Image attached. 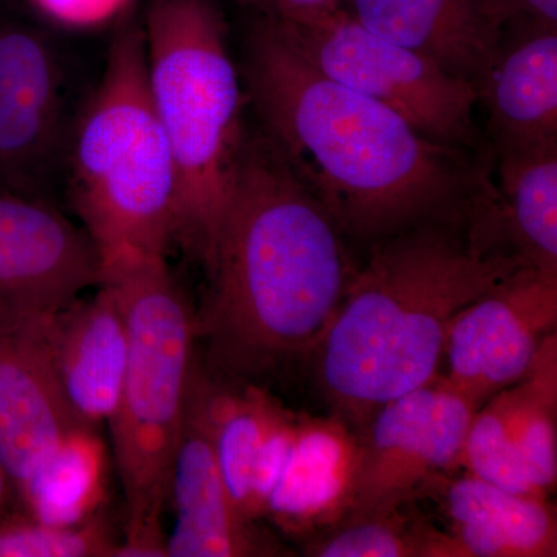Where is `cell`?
Segmentation results:
<instances>
[{"label": "cell", "instance_id": "cell-1", "mask_svg": "<svg viewBox=\"0 0 557 557\" xmlns=\"http://www.w3.org/2000/svg\"><path fill=\"white\" fill-rule=\"evenodd\" d=\"M247 83L267 139L347 240L373 245L467 215L486 175L381 102L314 67L277 16L248 39Z\"/></svg>", "mask_w": 557, "mask_h": 557}, {"label": "cell", "instance_id": "cell-2", "mask_svg": "<svg viewBox=\"0 0 557 557\" xmlns=\"http://www.w3.org/2000/svg\"><path fill=\"white\" fill-rule=\"evenodd\" d=\"M493 201L370 245L310 359L333 416L361 432L392 399L440 373L454 319L518 271Z\"/></svg>", "mask_w": 557, "mask_h": 557}, {"label": "cell", "instance_id": "cell-3", "mask_svg": "<svg viewBox=\"0 0 557 557\" xmlns=\"http://www.w3.org/2000/svg\"><path fill=\"white\" fill-rule=\"evenodd\" d=\"M347 239L267 138H247L196 313L209 362L258 384L309 358L346 295Z\"/></svg>", "mask_w": 557, "mask_h": 557}, {"label": "cell", "instance_id": "cell-4", "mask_svg": "<svg viewBox=\"0 0 557 557\" xmlns=\"http://www.w3.org/2000/svg\"><path fill=\"white\" fill-rule=\"evenodd\" d=\"M126 314L129 358L109 420L126 500V537L115 557H168L163 512L172 461L196 370V311L166 256L127 252L102 263Z\"/></svg>", "mask_w": 557, "mask_h": 557}, {"label": "cell", "instance_id": "cell-5", "mask_svg": "<svg viewBox=\"0 0 557 557\" xmlns=\"http://www.w3.org/2000/svg\"><path fill=\"white\" fill-rule=\"evenodd\" d=\"M143 30L150 97L177 175L174 244L207 270L247 141L225 20L212 0H153Z\"/></svg>", "mask_w": 557, "mask_h": 557}, {"label": "cell", "instance_id": "cell-6", "mask_svg": "<svg viewBox=\"0 0 557 557\" xmlns=\"http://www.w3.org/2000/svg\"><path fill=\"white\" fill-rule=\"evenodd\" d=\"M72 193L101 263L166 256L174 244L177 175L148 79L145 30L127 24L110 46L76 131Z\"/></svg>", "mask_w": 557, "mask_h": 557}, {"label": "cell", "instance_id": "cell-7", "mask_svg": "<svg viewBox=\"0 0 557 557\" xmlns=\"http://www.w3.org/2000/svg\"><path fill=\"white\" fill-rule=\"evenodd\" d=\"M278 20L329 78L394 110L432 141L458 150L478 146L474 84L381 38L344 9L304 20Z\"/></svg>", "mask_w": 557, "mask_h": 557}, {"label": "cell", "instance_id": "cell-8", "mask_svg": "<svg viewBox=\"0 0 557 557\" xmlns=\"http://www.w3.org/2000/svg\"><path fill=\"white\" fill-rule=\"evenodd\" d=\"M478 409L438 373L376 410L359 432L361 461L346 519L413 504L429 480L456 471Z\"/></svg>", "mask_w": 557, "mask_h": 557}, {"label": "cell", "instance_id": "cell-9", "mask_svg": "<svg viewBox=\"0 0 557 557\" xmlns=\"http://www.w3.org/2000/svg\"><path fill=\"white\" fill-rule=\"evenodd\" d=\"M556 327L557 273L525 267L457 314L440 375L480 408L525 375Z\"/></svg>", "mask_w": 557, "mask_h": 557}, {"label": "cell", "instance_id": "cell-10", "mask_svg": "<svg viewBox=\"0 0 557 557\" xmlns=\"http://www.w3.org/2000/svg\"><path fill=\"white\" fill-rule=\"evenodd\" d=\"M527 494L547 497L557 482V332L525 375L483 403L469 424L458 469Z\"/></svg>", "mask_w": 557, "mask_h": 557}, {"label": "cell", "instance_id": "cell-11", "mask_svg": "<svg viewBox=\"0 0 557 557\" xmlns=\"http://www.w3.org/2000/svg\"><path fill=\"white\" fill-rule=\"evenodd\" d=\"M102 278L86 230L39 201L0 193V311L50 318Z\"/></svg>", "mask_w": 557, "mask_h": 557}, {"label": "cell", "instance_id": "cell-12", "mask_svg": "<svg viewBox=\"0 0 557 557\" xmlns=\"http://www.w3.org/2000/svg\"><path fill=\"white\" fill-rule=\"evenodd\" d=\"M170 502L175 525L168 557L289 556V549L259 522L242 518L231 502L212 440L208 375L196 366L182 431L172 461Z\"/></svg>", "mask_w": 557, "mask_h": 557}, {"label": "cell", "instance_id": "cell-13", "mask_svg": "<svg viewBox=\"0 0 557 557\" xmlns=\"http://www.w3.org/2000/svg\"><path fill=\"white\" fill-rule=\"evenodd\" d=\"M50 318L0 319V458L14 493L79 426L62 397L51 364Z\"/></svg>", "mask_w": 557, "mask_h": 557}, {"label": "cell", "instance_id": "cell-14", "mask_svg": "<svg viewBox=\"0 0 557 557\" xmlns=\"http://www.w3.org/2000/svg\"><path fill=\"white\" fill-rule=\"evenodd\" d=\"M47 338L65 405L81 428L97 431L115 412L129 358L119 292L101 281L94 296L50 319Z\"/></svg>", "mask_w": 557, "mask_h": 557}, {"label": "cell", "instance_id": "cell-15", "mask_svg": "<svg viewBox=\"0 0 557 557\" xmlns=\"http://www.w3.org/2000/svg\"><path fill=\"white\" fill-rule=\"evenodd\" d=\"M208 410L220 472L242 518L260 522L288 456L299 413L259 384H219L208 375Z\"/></svg>", "mask_w": 557, "mask_h": 557}, {"label": "cell", "instance_id": "cell-16", "mask_svg": "<svg viewBox=\"0 0 557 557\" xmlns=\"http://www.w3.org/2000/svg\"><path fill=\"white\" fill-rule=\"evenodd\" d=\"M361 437L339 417L299 413L265 519L288 536L311 537L346 519L354 504Z\"/></svg>", "mask_w": 557, "mask_h": 557}, {"label": "cell", "instance_id": "cell-17", "mask_svg": "<svg viewBox=\"0 0 557 557\" xmlns=\"http://www.w3.org/2000/svg\"><path fill=\"white\" fill-rule=\"evenodd\" d=\"M418 498L437 505L457 557L557 556V516L547 497L445 472L429 480Z\"/></svg>", "mask_w": 557, "mask_h": 557}, {"label": "cell", "instance_id": "cell-18", "mask_svg": "<svg viewBox=\"0 0 557 557\" xmlns=\"http://www.w3.org/2000/svg\"><path fill=\"white\" fill-rule=\"evenodd\" d=\"M362 27L482 86L496 61L504 30L475 0H343Z\"/></svg>", "mask_w": 557, "mask_h": 557}, {"label": "cell", "instance_id": "cell-19", "mask_svg": "<svg viewBox=\"0 0 557 557\" xmlns=\"http://www.w3.org/2000/svg\"><path fill=\"white\" fill-rule=\"evenodd\" d=\"M479 87L497 148L557 141V27L515 25Z\"/></svg>", "mask_w": 557, "mask_h": 557}, {"label": "cell", "instance_id": "cell-20", "mask_svg": "<svg viewBox=\"0 0 557 557\" xmlns=\"http://www.w3.org/2000/svg\"><path fill=\"white\" fill-rule=\"evenodd\" d=\"M61 76L46 40L0 30V177H20L49 152L61 108Z\"/></svg>", "mask_w": 557, "mask_h": 557}, {"label": "cell", "instance_id": "cell-21", "mask_svg": "<svg viewBox=\"0 0 557 557\" xmlns=\"http://www.w3.org/2000/svg\"><path fill=\"white\" fill-rule=\"evenodd\" d=\"M498 219L512 247L557 273V141L497 148Z\"/></svg>", "mask_w": 557, "mask_h": 557}, {"label": "cell", "instance_id": "cell-22", "mask_svg": "<svg viewBox=\"0 0 557 557\" xmlns=\"http://www.w3.org/2000/svg\"><path fill=\"white\" fill-rule=\"evenodd\" d=\"M102 454L97 431H79L16 491L22 511L42 522L73 525L102 500Z\"/></svg>", "mask_w": 557, "mask_h": 557}, {"label": "cell", "instance_id": "cell-23", "mask_svg": "<svg viewBox=\"0 0 557 557\" xmlns=\"http://www.w3.org/2000/svg\"><path fill=\"white\" fill-rule=\"evenodd\" d=\"M406 507L341 520L309 537L304 552L311 557H457L456 545L443 528Z\"/></svg>", "mask_w": 557, "mask_h": 557}, {"label": "cell", "instance_id": "cell-24", "mask_svg": "<svg viewBox=\"0 0 557 557\" xmlns=\"http://www.w3.org/2000/svg\"><path fill=\"white\" fill-rule=\"evenodd\" d=\"M119 544L101 509L73 525L42 522L21 508L0 520V557H115Z\"/></svg>", "mask_w": 557, "mask_h": 557}, {"label": "cell", "instance_id": "cell-25", "mask_svg": "<svg viewBox=\"0 0 557 557\" xmlns=\"http://www.w3.org/2000/svg\"><path fill=\"white\" fill-rule=\"evenodd\" d=\"M49 20L62 27L95 28L115 20L131 0H30Z\"/></svg>", "mask_w": 557, "mask_h": 557}, {"label": "cell", "instance_id": "cell-26", "mask_svg": "<svg viewBox=\"0 0 557 557\" xmlns=\"http://www.w3.org/2000/svg\"><path fill=\"white\" fill-rule=\"evenodd\" d=\"M500 30L522 24L557 27V0H475Z\"/></svg>", "mask_w": 557, "mask_h": 557}, {"label": "cell", "instance_id": "cell-27", "mask_svg": "<svg viewBox=\"0 0 557 557\" xmlns=\"http://www.w3.org/2000/svg\"><path fill=\"white\" fill-rule=\"evenodd\" d=\"M276 16L284 20H302V17L343 9V0H276Z\"/></svg>", "mask_w": 557, "mask_h": 557}, {"label": "cell", "instance_id": "cell-28", "mask_svg": "<svg viewBox=\"0 0 557 557\" xmlns=\"http://www.w3.org/2000/svg\"><path fill=\"white\" fill-rule=\"evenodd\" d=\"M14 500H16V493H14L13 480L0 458V520L13 509Z\"/></svg>", "mask_w": 557, "mask_h": 557}, {"label": "cell", "instance_id": "cell-29", "mask_svg": "<svg viewBox=\"0 0 557 557\" xmlns=\"http://www.w3.org/2000/svg\"><path fill=\"white\" fill-rule=\"evenodd\" d=\"M237 2L244 3V5L255 7V9L262 11L263 14H271V16H276V0H237Z\"/></svg>", "mask_w": 557, "mask_h": 557}, {"label": "cell", "instance_id": "cell-30", "mask_svg": "<svg viewBox=\"0 0 557 557\" xmlns=\"http://www.w3.org/2000/svg\"><path fill=\"white\" fill-rule=\"evenodd\" d=\"M3 317H5V313H2V311H0V319H2Z\"/></svg>", "mask_w": 557, "mask_h": 557}]
</instances>
